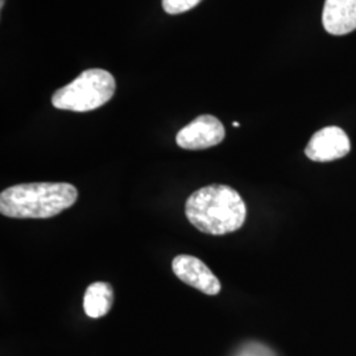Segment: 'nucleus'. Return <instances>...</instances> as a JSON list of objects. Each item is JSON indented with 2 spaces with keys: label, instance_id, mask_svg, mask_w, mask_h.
Masks as SVG:
<instances>
[{
  "label": "nucleus",
  "instance_id": "1",
  "mask_svg": "<svg viewBox=\"0 0 356 356\" xmlns=\"http://www.w3.org/2000/svg\"><path fill=\"white\" fill-rule=\"evenodd\" d=\"M185 214L195 229L219 236L242 227L247 207L235 189L214 184L191 193L185 202Z\"/></svg>",
  "mask_w": 356,
  "mask_h": 356
},
{
  "label": "nucleus",
  "instance_id": "2",
  "mask_svg": "<svg viewBox=\"0 0 356 356\" xmlns=\"http://www.w3.org/2000/svg\"><path fill=\"white\" fill-rule=\"evenodd\" d=\"M78 189L67 182L20 184L0 193L1 216L15 219H48L76 204Z\"/></svg>",
  "mask_w": 356,
  "mask_h": 356
},
{
  "label": "nucleus",
  "instance_id": "3",
  "mask_svg": "<svg viewBox=\"0 0 356 356\" xmlns=\"http://www.w3.org/2000/svg\"><path fill=\"white\" fill-rule=\"evenodd\" d=\"M116 90L115 78L103 69H89L76 76L51 97L53 107L58 110L88 113L110 102Z\"/></svg>",
  "mask_w": 356,
  "mask_h": 356
},
{
  "label": "nucleus",
  "instance_id": "4",
  "mask_svg": "<svg viewBox=\"0 0 356 356\" xmlns=\"http://www.w3.org/2000/svg\"><path fill=\"white\" fill-rule=\"evenodd\" d=\"M226 136L225 126L213 115H200L176 136L178 147L188 151H201L220 144Z\"/></svg>",
  "mask_w": 356,
  "mask_h": 356
},
{
  "label": "nucleus",
  "instance_id": "5",
  "mask_svg": "<svg viewBox=\"0 0 356 356\" xmlns=\"http://www.w3.org/2000/svg\"><path fill=\"white\" fill-rule=\"evenodd\" d=\"M173 273L179 280L207 296H216L222 285L204 261L191 254H177L172 261Z\"/></svg>",
  "mask_w": 356,
  "mask_h": 356
},
{
  "label": "nucleus",
  "instance_id": "6",
  "mask_svg": "<svg viewBox=\"0 0 356 356\" xmlns=\"http://www.w3.org/2000/svg\"><path fill=\"white\" fill-rule=\"evenodd\" d=\"M351 149L350 139L342 128L330 126L316 132L306 145L305 154L313 161L329 163L342 159Z\"/></svg>",
  "mask_w": 356,
  "mask_h": 356
},
{
  "label": "nucleus",
  "instance_id": "7",
  "mask_svg": "<svg viewBox=\"0 0 356 356\" xmlns=\"http://www.w3.org/2000/svg\"><path fill=\"white\" fill-rule=\"evenodd\" d=\"M322 23L334 36L347 35L356 29V0H326Z\"/></svg>",
  "mask_w": 356,
  "mask_h": 356
},
{
  "label": "nucleus",
  "instance_id": "8",
  "mask_svg": "<svg viewBox=\"0 0 356 356\" xmlns=\"http://www.w3.org/2000/svg\"><path fill=\"white\" fill-rule=\"evenodd\" d=\"M114 304V291L108 282L90 284L83 297V310L90 318H102L111 310Z\"/></svg>",
  "mask_w": 356,
  "mask_h": 356
},
{
  "label": "nucleus",
  "instance_id": "9",
  "mask_svg": "<svg viewBox=\"0 0 356 356\" xmlns=\"http://www.w3.org/2000/svg\"><path fill=\"white\" fill-rule=\"evenodd\" d=\"M202 0H163V8L169 15L188 13L197 7Z\"/></svg>",
  "mask_w": 356,
  "mask_h": 356
},
{
  "label": "nucleus",
  "instance_id": "10",
  "mask_svg": "<svg viewBox=\"0 0 356 356\" xmlns=\"http://www.w3.org/2000/svg\"><path fill=\"white\" fill-rule=\"evenodd\" d=\"M4 3H6V0H0V8L4 7Z\"/></svg>",
  "mask_w": 356,
  "mask_h": 356
}]
</instances>
